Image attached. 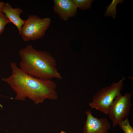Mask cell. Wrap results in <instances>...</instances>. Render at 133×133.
Returning <instances> with one entry per match:
<instances>
[{"mask_svg": "<svg viewBox=\"0 0 133 133\" xmlns=\"http://www.w3.org/2000/svg\"><path fill=\"white\" fill-rule=\"evenodd\" d=\"M12 73L1 80L8 84L15 92V99L24 101L28 98L36 104L46 99L55 100L58 95L56 84L51 80H43L28 75L22 71L15 62L11 63Z\"/></svg>", "mask_w": 133, "mask_h": 133, "instance_id": "cell-1", "label": "cell"}, {"mask_svg": "<svg viewBox=\"0 0 133 133\" xmlns=\"http://www.w3.org/2000/svg\"><path fill=\"white\" fill-rule=\"evenodd\" d=\"M18 54L20 68L26 73L43 80L62 78L56 61L49 52L36 50L30 44L20 50Z\"/></svg>", "mask_w": 133, "mask_h": 133, "instance_id": "cell-2", "label": "cell"}, {"mask_svg": "<svg viewBox=\"0 0 133 133\" xmlns=\"http://www.w3.org/2000/svg\"><path fill=\"white\" fill-rule=\"evenodd\" d=\"M125 79L124 77L117 82L103 87L98 91L89 104L92 109L99 111L104 114H108L110 106L115 98L121 93Z\"/></svg>", "mask_w": 133, "mask_h": 133, "instance_id": "cell-3", "label": "cell"}, {"mask_svg": "<svg viewBox=\"0 0 133 133\" xmlns=\"http://www.w3.org/2000/svg\"><path fill=\"white\" fill-rule=\"evenodd\" d=\"M51 22L49 17L42 18L36 15H29L22 27L19 35L25 42L39 39L44 35Z\"/></svg>", "mask_w": 133, "mask_h": 133, "instance_id": "cell-4", "label": "cell"}, {"mask_svg": "<svg viewBox=\"0 0 133 133\" xmlns=\"http://www.w3.org/2000/svg\"><path fill=\"white\" fill-rule=\"evenodd\" d=\"M132 95L130 93L123 95L121 93L115 98L110 106L108 115L113 128L129 116L132 106Z\"/></svg>", "mask_w": 133, "mask_h": 133, "instance_id": "cell-5", "label": "cell"}, {"mask_svg": "<svg viewBox=\"0 0 133 133\" xmlns=\"http://www.w3.org/2000/svg\"><path fill=\"white\" fill-rule=\"evenodd\" d=\"M85 113L87 118L84 126L83 133H108L111 124L107 118L95 117L89 110L86 111Z\"/></svg>", "mask_w": 133, "mask_h": 133, "instance_id": "cell-6", "label": "cell"}, {"mask_svg": "<svg viewBox=\"0 0 133 133\" xmlns=\"http://www.w3.org/2000/svg\"><path fill=\"white\" fill-rule=\"evenodd\" d=\"M53 10L61 19L66 21L75 17L77 8L73 0H53Z\"/></svg>", "mask_w": 133, "mask_h": 133, "instance_id": "cell-7", "label": "cell"}, {"mask_svg": "<svg viewBox=\"0 0 133 133\" xmlns=\"http://www.w3.org/2000/svg\"><path fill=\"white\" fill-rule=\"evenodd\" d=\"M23 11L20 8H13L11 5L7 2L5 3L1 11L4 14L10 23H13L17 28L19 35L22 27L25 22V20L22 19L20 16Z\"/></svg>", "mask_w": 133, "mask_h": 133, "instance_id": "cell-8", "label": "cell"}, {"mask_svg": "<svg viewBox=\"0 0 133 133\" xmlns=\"http://www.w3.org/2000/svg\"><path fill=\"white\" fill-rule=\"evenodd\" d=\"M124 0H113L111 4L106 7L104 15L106 17H112L115 18L116 16V7L119 3H122Z\"/></svg>", "mask_w": 133, "mask_h": 133, "instance_id": "cell-9", "label": "cell"}, {"mask_svg": "<svg viewBox=\"0 0 133 133\" xmlns=\"http://www.w3.org/2000/svg\"><path fill=\"white\" fill-rule=\"evenodd\" d=\"M77 8L82 10L90 9L93 0H73Z\"/></svg>", "mask_w": 133, "mask_h": 133, "instance_id": "cell-10", "label": "cell"}, {"mask_svg": "<svg viewBox=\"0 0 133 133\" xmlns=\"http://www.w3.org/2000/svg\"><path fill=\"white\" fill-rule=\"evenodd\" d=\"M118 125L125 133H133V128L130 124L128 117L120 122Z\"/></svg>", "mask_w": 133, "mask_h": 133, "instance_id": "cell-11", "label": "cell"}, {"mask_svg": "<svg viewBox=\"0 0 133 133\" xmlns=\"http://www.w3.org/2000/svg\"><path fill=\"white\" fill-rule=\"evenodd\" d=\"M9 23H10V21L4 14L2 12H0V35L3 31L6 25Z\"/></svg>", "mask_w": 133, "mask_h": 133, "instance_id": "cell-12", "label": "cell"}, {"mask_svg": "<svg viewBox=\"0 0 133 133\" xmlns=\"http://www.w3.org/2000/svg\"><path fill=\"white\" fill-rule=\"evenodd\" d=\"M5 3L4 1H0V12H1L2 9Z\"/></svg>", "mask_w": 133, "mask_h": 133, "instance_id": "cell-13", "label": "cell"}, {"mask_svg": "<svg viewBox=\"0 0 133 133\" xmlns=\"http://www.w3.org/2000/svg\"><path fill=\"white\" fill-rule=\"evenodd\" d=\"M60 133H66L65 132L62 131Z\"/></svg>", "mask_w": 133, "mask_h": 133, "instance_id": "cell-14", "label": "cell"}]
</instances>
